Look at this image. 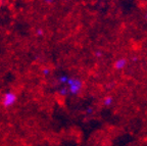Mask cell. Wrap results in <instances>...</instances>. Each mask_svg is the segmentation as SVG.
Instances as JSON below:
<instances>
[{
	"label": "cell",
	"mask_w": 147,
	"mask_h": 146,
	"mask_svg": "<svg viewBox=\"0 0 147 146\" xmlns=\"http://www.w3.org/2000/svg\"><path fill=\"white\" fill-rule=\"evenodd\" d=\"M67 89H65V88H62V89H60L59 93L61 94V95H65V94H67Z\"/></svg>",
	"instance_id": "8992f818"
},
{
	"label": "cell",
	"mask_w": 147,
	"mask_h": 146,
	"mask_svg": "<svg viewBox=\"0 0 147 146\" xmlns=\"http://www.w3.org/2000/svg\"><path fill=\"white\" fill-rule=\"evenodd\" d=\"M43 34L44 33H43V30H42V29H37L36 30V35L38 37H42L43 36Z\"/></svg>",
	"instance_id": "277c9868"
},
{
	"label": "cell",
	"mask_w": 147,
	"mask_h": 146,
	"mask_svg": "<svg viewBox=\"0 0 147 146\" xmlns=\"http://www.w3.org/2000/svg\"><path fill=\"white\" fill-rule=\"evenodd\" d=\"M67 79H69V78H67V76L62 75L58 78V81H59V83H61V84H65V83L67 82Z\"/></svg>",
	"instance_id": "3957f363"
},
{
	"label": "cell",
	"mask_w": 147,
	"mask_h": 146,
	"mask_svg": "<svg viewBox=\"0 0 147 146\" xmlns=\"http://www.w3.org/2000/svg\"><path fill=\"white\" fill-rule=\"evenodd\" d=\"M43 1L45 3H47V4H51V3L54 2V0H43Z\"/></svg>",
	"instance_id": "52a82bcc"
},
{
	"label": "cell",
	"mask_w": 147,
	"mask_h": 146,
	"mask_svg": "<svg viewBox=\"0 0 147 146\" xmlns=\"http://www.w3.org/2000/svg\"><path fill=\"white\" fill-rule=\"evenodd\" d=\"M67 84L69 85V92L71 94H77L80 91L81 88V83L79 80H71V79H67Z\"/></svg>",
	"instance_id": "7a4b0ae2"
},
{
	"label": "cell",
	"mask_w": 147,
	"mask_h": 146,
	"mask_svg": "<svg viewBox=\"0 0 147 146\" xmlns=\"http://www.w3.org/2000/svg\"><path fill=\"white\" fill-rule=\"evenodd\" d=\"M16 100H18V95H16L14 92L8 91L3 94L1 102H2V105L5 108H8V107H11L12 105L16 104Z\"/></svg>",
	"instance_id": "6da1fadb"
},
{
	"label": "cell",
	"mask_w": 147,
	"mask_h": 146,
	"mask_svg": "<svg viewBox=\"0 0 147 146\" xmlns=\"http://www.w3.org/2000/svg\"><path fill=\"white\" fill-rule=\"evenodd\" d=\"M49 73H50V70H49L48 68H45V69L42 70V74H43L44 76H48Z\"/></svg>",
	"instance_id": "5b68a950"
}]
</instances>
